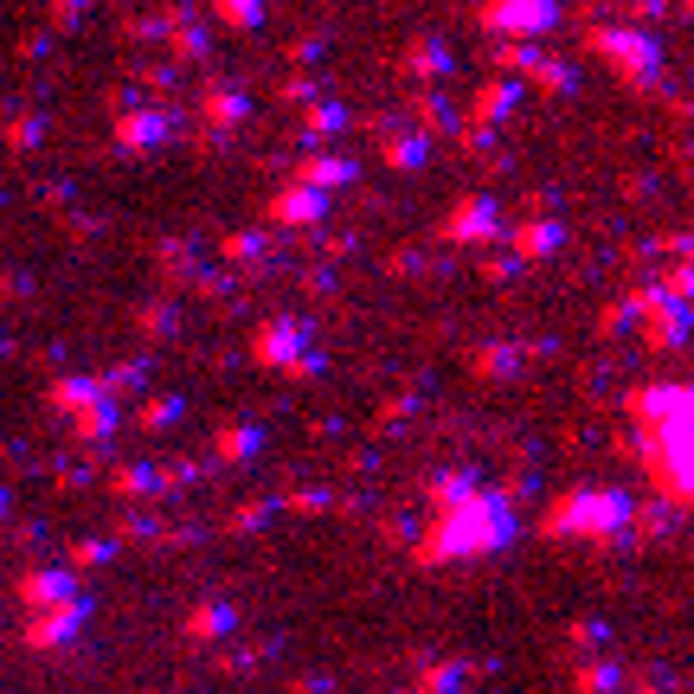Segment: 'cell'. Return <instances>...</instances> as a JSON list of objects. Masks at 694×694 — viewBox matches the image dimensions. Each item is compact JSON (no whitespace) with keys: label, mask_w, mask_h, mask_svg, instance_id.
I'll use <instances>...</instances> for the list:
<instances>
[{"label":"cell","mask_w":694,"mask_h":694,"mask_svg":"<svg viewBox=\"0 0 694 694\" xmlns=\"http://www.w3.org/2000/svg\"><path fill=\"white\" fill-rule=\"evenodd\" d=\"M630 412L643 418V457H649V476L656 488L682 495L689 488V386H643L630 399Z\"/></svg>","instance_id":"cell-1"},{"label":"cell","mask_w":694,"mask_h":694,"mask_svg":"<svg viewBox=\"0 0 694 694\" xmlns=\"http://www.w3.org/2000/svg\"><path fill=\"white\" fill-rule=\"evenodd\" d=\"M437 528L424 534V559H470V554H495L515 521L501 508V495H437Z\"/></svg>","instance_id":"cell-2"},{"label":"cell","mask_w":694,"mask_h":694,"mask_svg":"<svg viewBox=\"0 0 694 694\" xmlns=\"http://www.w3.org/2000/svg\"><path fill=\"white\" fill-rule=\"evenodd\" d=\"M547 534H624V495L579 488L572 501H559L547 515Z\"/></svg>","instance_id":"cell-3"},{"label":"cell","mask_w":694,"mask_h":694,"mask_svg":"<svg viewBox=\"0 0 694 694\" xmlns=\"http://www.w3.org/2000/svg\"><path fill=\"white\" fill-rule=\"evenodd\" d=\"M488 20H495V26L541 33V26H554V0H501V7H488Z\"/></svg>","instance_id":"cell-4"},{"label":"cell","mask_w":694,"mask_h":694,"mask_svg":"<svg viewBox=\"0 0 694 694\" xmlns=\"http://www.w3.org/2000/svg\"><path fill=\"white\" fill-rule=\"evenodd\" d=\"M598 46H605L611 59L636 65V77H649V71H656V46H643V39H611V33H598Z\"/></svg>","instance_id":"cell-5"}]
</instances>
